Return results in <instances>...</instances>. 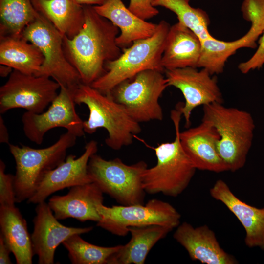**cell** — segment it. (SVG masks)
<instances>
[{"instance_id":"obj_1","label":"cell","mask_w":264,"mask_h":264,"mask_svg":"<svg viewBox=\"0 0 264 264\" xmlns=\"http://www.w3.org/2000/svg\"><path fill=\"white\" fill-rule=\"evenodd\" d=\"M85 22L72 38L63 37L66 58L80 75L82 83L91 85L106 72L107 62L121 54L116 43L119 28L100 15L93 6H83Z\"/></svg>"},{"instance_id":"obj_2","label":"cell","mask_w":264,"mask_h":264,"mask_svg":"<svg viewBox=\"0 0 264 264\" xmlns=\"http://www.w3.org/2000/svg\"><path fill=\"white\" fill-rule=\"evenodd\" d=\"M76 104H84L89 110L87 120L83 121L84 132L94 133L104 128L108 132L106 144L118 150L133 143L135 135L141 132L140 123L135 121L124 107L109 94L101 93L90 85L81 83L75 89Z\"/></svg>"},{"instance_id":"obj_3","label":"cell","mask_w":264,"mask_h":264,"mask_svg":"<svg viewBox=\"0 0 264 264\" xmlns=\"http://www.w3.org/2000/svg\"><path fill=\"white\" fill-rule=\"evenodd\" d=\"M182 116L178 104L171 112L175 138L152 148L157 157L156 165L147 168L142 175L143 186L149 194L161 193L176 197L188 187L197 169L184 151L180 141V122Z\"/></svg>"},{"instance_id":"obj_4","label":"cell","mask_w":264,"mask_h":264,"mask_svg":"<svg viewBox=\"0 0 264 264\" xmlns=\"http://www.w3.org/2000/svg\"><path fill=\"white\" fill-rule=\"evenodd\" d=\"M203 120L209 122L219 135L217 147L227 170L243 167L251 147L255 128L254 120L247 111L226 107L221 103L203 106Z\"/></svg>"},{"instance_id":"obj_5","label":"cell","mask_w":264,"mask_h":264,"mask_svg":"<svg viewBox=\"0 0 264 264\" xmlns=\"http://www.w3.org/2000/svg\"><path fill=\"white\" fill-rule=\"evenodd\" d=\"M170 27L166 21L162 20L152 36L134 41L130 46L123 48L117 58L106 63V72L90 86L107 94L120 83L141 71L149 69L165 71L161 59Z\"/></svg>"},{"instance_id":"obj_6","label":"cell","mask_w":264,"mask_h":264,"mask_svg":"<svg viewBox=\"0 0 264 264\" xmlns=\"http://www.w3.org/2000/svg\"><path fill=\"white\" fill-rule=\"evenodd\" d=\"M77 138L66 132L55 143L42 149L8 144L16 162L14 186L16 203L33 196L44 176L66 159L67 150L75 145Z\"/></svg>"},{"instance_id":"obj_7","label":"cell","mask_w":264,"mask_h":264,"mask_svg":"<svg viewBox=\"0 0 264 264\" xmlns=\"http://www.w3.org/2000/svg\"><path fill=\"white\" fill-rule=\"evenodd\" d=\"M147 168L144 161L127 165L120 158L108 160L96 153L90 157L88 163L92 182L103 193L122 205L144 204L146 192L142 175Z\"/></svg>"},{"instance_id":"obj_8","label":"cell","mask_w":264,"mask_h":264,"mask_svg":"<svg viewBox=\"0 0 264 264\" xmlns=\"http://www.w3.org/2000/svg\"><path fill=\"white\" fill-rule=\"evenodd\" d=\"M163 72L152 69L141 71L120 83L108 94L137 122L161 121L163 113L159 99L169 86Z\"/></svg>"},{"instance_id":"obj_9","label":"cell","mask_w":264,"mask_h":264,"mask_svg":"<svg viewBox=\"0 0 264 264\" xmlns=\"http://www.w3.org/2000/svg\"><path fill=\"white\" fill-rule=\"evenodd\" d=\"M22 37L36 45L44 55L43 64L35 75L51 78L60 86L72 89L82 83L79 74L66 56L64 36L45 17L40 14L24 29Z\"/></svg>"},{"instance_id":"obj_10","label":"cell","mask_w":264,"mask_h":264,"mask_svg":"<svg viewBox=\"0 0 264 264\" xmlns=\"http://www.w3.org/2000/svg\"><path fill=\"white\" fill-rule=\"evenodd\" d=\"M100 220L97 226L119 236H125L130 227L159 225L173 229L180 224L181 215L170 203L157 199L149 200L145 205H113L99 204Z\"/></svg>"},{"instance_id":"obj_11","label":"cell","mask_w":264,"mask_h":264,"mask_svg":"<svg viewBox=\"0 0 264 264\" xmlns=\"http://www.w3.org/2000/svg\"><path fill=\"white\" fill-rule=\"evenodd\" d=\"M60 86L51 78L13 70L0 88V113L15 108L40 113L54 100Z\"/></svg>"},{"instance_id":"obj_12","label":"cell","mask_w":264,"mask_h":264,"mask_svg":"<svg viewBox=\"0 0 264 264\" xmlns=\"http://www.w3.org/2000/svg\"><path fill=\"white\" fill-rule=\"evenodd\" d=\"M74 91L61 86L58 95L46 111L40 113L26 111L23 114V132L30 141L41 144L45 134L56 127L64 128L77 137L84 135L83 120L75 110Z\"/></svg>"},{"instance_id":"obj_13","label":"cell","mask_w":264,"mask_h":264,"mask_svg":"<svg viewBox=\"0 0 264 264\" xmlns=\"http://www.w3.org/2000/svg\"><path fill=\"white\" fill-rule=\"evenodd\" d=\"M169 86L178 88L182 93L185 103L178 104L185 121L190 125L193 110L197 107L213 103H223L222 93L216 77H212L204 68L186 67L165 70Z\"/></svg>"},{"instance_id":"obj_14","label":"cell","mask_w":264,"mask_h":264,"mask_svg":"<svg viewBox=\"0 0 264 264\" xmlns=\"http://www.w3.org/2000/svg\"><path fill=\"white\" fill-rule=\"evenodd\" d=\"M97 150V142L91 140L86 144L84 153L79 157L68 155L62 163L44 176L34 194L27 200V203L38 204L57 191L92 182L88 163Z\"/></svg>"},{"instance_id":"obj_15","label":"cell","mask_w":264,"mask_h":264,"mask_svg":"<svg viewBox=\"0 0 264 264\" xmlns=\"http://www.w3.org/2000/svg\"><path fill=\"white\" fill-rule=\"evenodd\" d=\"M34 228L31 235L34 255L39 264L54 263L55 252L57 247L70 236L88 233L92 226L68 227L58 221L48 203L45 201L37 204Z\"/></svg>"},{"instance_id":"obj_16","label":"cell","mask_w":264,"mask_h":264,"mask_svg":"<svg viewBox=\"0 0 264 264\" xmlns=\"http://www.w3.org/2000/svg\"><path fill=\"white\" fill-rule=\"evenodd\" d=\"M179 137L184 151L197 169L228 171L217 150L219 135L209 122L202 120L198 126L180 132Z\"/></svg>"},{"instance_id":"obj_17","label":"cell","mask_w":264,"mask_h":264,"mask_svg":"<svg viewBox=\"0 0 264 264\" xmlns=\"http://www.w3.org/2000/svg\"><path fill=\"white\" fill-rule=\"evenodd\" d=\"M103 200V192L91 182L72 187L65 195L52 196L47 203L58 220L73 218L97 222L100 220L97 207Z\"/></svg>"},{"instance_id":"obj_18","label":"cell","mask_w":264,"mask_h":264,"mask_svg":"<svg viewBox=\"0 0 264 264\" xmlns=\"http://www.w3.org/2000/svg\"><path fill=\"white\" fill-rule=\"evenodd\" d=\"M174 238L193 260L207 264H236L238 261L221 248L214 232L206 225L197 227L184 222L177 227Z\"/></svg>"},{"instance_id":"obj_19","label":"cell","mask_w":264,"mask_h":264,"mask_svg":"<svg viewBox=\"0 0 264 264\" xmlns=\"http://www.w3.org/2000/svg\"><path fill=\"white\" fill-rule=\"evenodd\" d=\"M210 194L224 204L242 224L245 232V245L264 250V207L257 208L242 201L221 179L216 181L210 188Z\"/></svg>"},{"instance_id":"obj_20","label":"cell","mask_w":264,"mask_h":264,"mask_svg":"<svg viewBox=\"0 0 264 264\" xmlns=\"http://www.w3.org/2000/svg\"><path fill=\"white\" fill-rule=\"evenodd\" d=\"M201 50V43L198 36L178 22L170 27L161 65L164 70L186 67L197 68Z\"/></svg>"},{"instance_id":"obj_21","label":"cell","mask_w":264,"mask_h":264,"mask_svg":"<svg viewBox=\"0 0 264 264\" xmlns=\"http://www.w3.org/2000/svg\"><path fill=\"white\" fill-rule=\"evenodd\" d=\"M93 7L100 15L120 29L116 41L121 48L130 46L134 41L150 37L156 29L157 24L147 22L135 15L122 0H108L101 5Z\"/></svg>"},{"instance_id":"obj_22","label":"cell","mask_w":264,"mask_h":264,"mask_svg":"<svg viewBox=\"0 0 264 264\" xmlns=\"http://www.w3.org/2000/svg\"><path fill=\"white\" fill-rule=\"evenodd\" d=\"M1 236L17 264H31L34 255L27 222L15 206H0Z\"/></svg>"},{"instance_id":"obj_23","label":"cell","mask_w":264,"mask_h":264,"mask_svg":"<svg viewBox=\"0 0 264 264\" xmlns=\"http://www.w3.org/2000/svg\"><path fill=\"white\" fill-rule=\"evenodd\" d=\"M173 229L162 225H152L129 228V242L113 254L108 264H143L149 251L160 240Z\"/></svg>"},{"instance_id":"obj_24","label":"cell","mask_w":264,"mask_h":264,"mask_svg":"<svg viewBox=\"0 0 264 264\" xmlns=\"http://www.w3.org/2000/svg\"><path fill=\"white\" fill-rule=\"evenodd\" d=\"M41 15L49 21L64 36L72 38L85 22L83 6L73 0H31Z\"/></svg>"},{"instance_id":"obj_25","label":"cell","mask_w":264,"mask_h":264,"mask_svg":"<svg viewBox=\"0 0 264 264\" xmlns=\"http://www.w3.org/2000/svg\"><path fill=\"white\" fill-rule=\"evenodd\" d=\"M44 61L40 49L22 36L0 37V64L24 74L36 75Z\"/></svg>"},{"instance_id":"obj_26","label":"cell","mask_w":264,"mask_h":264,"mask_svg":"<svg viewBox=\"0 0 264 264\" xmlns=\"http://www.w3.org/2000/svg\"><path fill=\"white\" fill-rule=\"evenodd\" d=\"M39 15L31 0H0V37H21Z\"/></svg>"},{"instance_id":"obj_27","label":"cell","mask_w":264,"mask_h":264,"mask_svg":"<svg viewBox=\"0 0 264 264\" xmlns=\"http://www.w3.org/2000/svg\"><path fill=\"white\" fill-rule=\"evenodd\" d=\"M243 36L233 41L226 42L215 37L201 41V50L197 68L207 70L211 75L223 71L228 58L242 47H246Z\"/></svg>"},{"instance_id":"obj_28","label":"cell","mask_w":264,"mask_h":264,"mask_svg":"<svg viewBox=\"0 0 264 264\" xmlns=\"http://www.w3.org/2000/svg\"><path fill=\"white\" fill-rule=\"evenodd\" d=\"M190 0H154V7L161 6L173 12L178 22L189 28L200 41L213 37L209 32L210 20L207 13L200 8L192 7Z\"/></svg>"},{"instance_id":"obj_29","label":"cell","mask_w":264,"mask_h":264,"mask_svg":"<svg viewBox=\"0 0 264 264\" xmlns=\"http://www.w3.org/2000/svg\"><path fill=\"white\" fill-rule=\"evenodd\" d=\"M62 244L67 250L73 264H108L110 258L121 246L96 245L86 242L77 234L68 237Z\"/></svg>"},{"instance_id":"obj_30","label":"cell","mask_w":264,"mask_h":264,"mask_svg":"<svg viewBox=\"0 0 264 264\" xmlns=\"http://www.w3.org/2000/svg\"><path fill=\"white\" fill-rule=\"evenodd\" d=\"M244 18L251 26L244 36L247 47L255 48L256 41L264 29V0H244L242 6Z\"/></svg>"},{"instance_id":"obj_31","label":"cell","mask_w":264,"mask_h":264,"mask_svg":"<svg viewBox=\"0 0 264 264\" xmlns=\"http://www.w3.org/2000/svg\"><path fill=\"white\" fill-rule=\"evenodd\" d=\"M6 166L0 160V206H14L16 202L14 175L5 173Z\"/></svg>"},{"instance_id":"obj_32","label":"cell","mask_w":264,"mask_h":264,"mask_svg":"<svg viewBox=\"0 0 264 264\" xmlns=\"http://www.w3.org/2000/svg\"><path fill=\"white\" fill-rule=\"evenodd\" d=\"M154 0H130L129 9L138 17L146 20L157 15L159 12L152 3Z\"/></svg>"},{"instance_id":"obj_33","label":"cell","mask_w":264,"mask_h":264,"mask_svg":"<svg viewBox=\"0 0 264 264\" xmlns=\"http://www.w3.org/2000/svg\"><path fill=\"white\" fill-rule=\"evenodd\" d=\"M259 41V46L254 55L246 62L239 64L238 68L243 74L261 68L264 64V29Z\"/></svg>"},{"instance_id":"obj_34","label":"cell","mask_w":264,"mask_h":264,"mask_svg":"<svg viewBox=\"0 0 264 264\" xmlns=\"http://www.w3.org/2000/svg\"><path fill=\"white\" fill-rule=\"evenodd\" d=\"M12 253L10 249L4 242L2 238L0 236V264H12L10 254Z\"/></svg>"},{"instance_id":"obj_35","label":"cell","mask_w":264,"mask_h":264,"mask_svg":"<svg viewBox=\"0 0 264 264\" xmlns=\"http://www.w3.org/2000/svg\"><path fill=\"white\" fill-rule=\"evenodd\" d=\"M9 134L3 118L0 116V142L9 144Z\"/></svg>"},{"instance_id":"obj_36","label":"cell","mask_w":264,"mask_h":264,"mask_svg":"<svg viewBox=\"0 0 264 264\" xmlns=\"http://www.w3.org/2000/svg\"><path fill=\"white\" fill-rule=\"evenodd\" d=\"M76 3L84 6L91 5L97 6L101 5L105 3L108 0H73Z\"/></svg>"},{"instance_id":"obj_37","label":"cell","mask_w":264,"mask_h":264,"mask_svg":"<svg viewBox=\"0 0 264 264\" xmlns=\"http://www.w3.org/2000/svg\"><path fill=\"white\" fill-rule=\"evenodd\" d=\"M13 68L9 66L1 65H0V75L1 77H6L9 76L13 71Z\"/></svg>"}]
</instances>
